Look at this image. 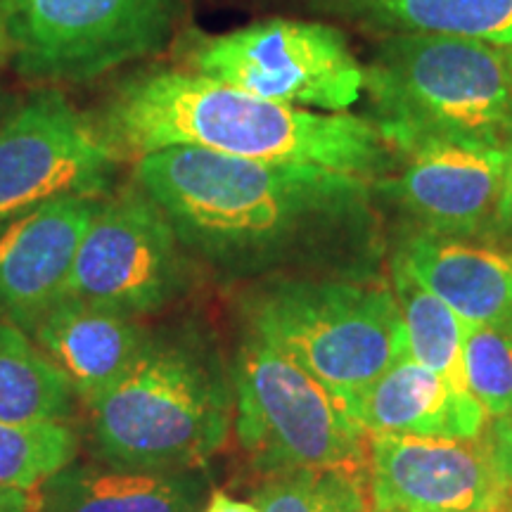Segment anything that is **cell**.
<instances>
[{
  "label": "cell",
  "instance_id": "obj_1",
  "mask_svg": "<svg viewBox=\"0 0 512 512\" xmlns=\"http://www.w3.org/2000/svg\"><path fill=\"white\" fill-rule=\"evenodd\" d=\"M192 261L223 280L275 275L382 280L375 183L311 164L169 147L133 159Z\"/></svg>",
  "mask_w": 512,
  "mask_h": 512
},
{
  "label": "cell",
  "instance_id": "obj_2",
  "mask_svg": "<svg viewBox=\"0 0 512 512\" xmlns=\"http://www.w3.org/2000/svg\"><path fill=\"white\" fill-rule=\"evenodd\" d=\"M88 121L121 162L195 147L252 162L325 166L373 183L396 166L368 117L280 105L188 69L128 76Z\"/></svg>",
  "mask_w": 512,
  "mask_h": 512
},
{
  "label": "cell",
  "instance_id": "obj_3",
  "mask_svg": "<svg viewBox=\"0 0 512 512\" xmlns=\"http://www.w3.org/2000/svg\"><path fill=\"white\" fill-rule=\"evenodd\" d=\"M233 366L195 320L147 332L121 377L88 403L95 458L138 470H197L226 444Z\"/></svg>",
  "mask_w": 512,
  "mask_h": 512
},
{
  "label": "cell",
  "instance_id": "obj_4",
  "mask_svg": "<svg viewBox=\"0 0 512 512\" xmlns=\"http://www.w3.org/2000/svg\"><path fill=\"white\" fill-rule=\"evenodd\" d=\"M363 72L370 121L394 155L422 140H512L505 48L458 36H382Z\"/></svg>",
  "mask_w": 512,
  "mask_h": 512
},
{
  "label": "cell",
  "instance_id": "obj_5",
  "mask_svg": "<svg viewBox=\"0 0 512 512\" xmlns=\"http://www.w3.org/2000/svg\"><path fill=\"white\" fill-rule=\"evenodd\" d=\"M240 320L242 330L297 361L342 403L408 356L399 304L382 280H256L242 292Z\"/></svg>",
  "mask_w": 512,
  "mask_h": 512
},
{
  "label": "cell",
  "instance_id": "obj_6",
  "mask_svg": "<svg viewBox=\"0 0 512 512\" xmlns=\"http://www.w3.org/2000/svg\"><path fill=\"white\" fill-rule=\"evenodd\" d=\"M235 432L266 475L297 470L368 472L370 437L325 384L254 332L233 361Z\"/></svg>",
  "mask_w": 512,
  "mask_h": 512
},
{
  "label": "cell",
  "instance_id": "obj_7",
  "mask_svg": "<svg viewBox=\"0 0 512 512\" xmlns=\"http://www.w3.org/2000/svg\"><path fill=\"white\" fill-rule=\"evenodd\" d=\"M188 72L280 105L342 114L363 95V62L323 19H264L192 43Z\"/></svg>",
  "mask_w": 512,
  "mask_h": 512
},
{
  "label": "cell",
  "instance_id": "obj_8",
  "mask_svg": "<svg viewBox=\"0 0 512 512\" xmlns=\"http://www.w3.org/2000/svg\"><path fill=\"white\" fill-rule=\"evenodd\" d=\"M12 64L36 83H83L159 53L190 0H3Z\"/></svg>",
  "mask_w": 512,
  "mask_h": 512
},
{
  "label": "cell",
  "instance_id": "obj_9",
  "mask_svg": "<svg viewBox=\"0 0 512 512\" xmlns=\"http://www.w3.org/2000/svg\"><path fill=\"white\" fill-rule=\"evenodd\" d=\"M190 254L136 178L102 197L64 297L131 318L155 316L190 287Z\"/></svg>",
  "mask_w": 512,
  "mask_h": 512
},
{
  "label": "cell",
  "instance_id": "obj_10",
  "mask_svg": "<svg viewBox=\"0 0 512 512\" xmlns=\"http://www.w3.org/2000/svg\"><path fill=\"white\" fill-rule=\"evenodd\" d=\"M121 159L88 117L46 88L0 121V226L62 195H107Z\"/></svg>",
  "mask_w": 512,
  "mask_h": 512
},
{
  "label": "cell",
  "instance_id": "obj_11",
  "mask_svg": "<svg viewBox=\"0 0 512 512\" xmlns=\"http://www.w3.org/2000/svg\"><path fill=\"white\" fill-rule=\"evenodd\" d=\"M508 157V145L422 140L396 155L375 192L408 216L413 230L484 238L496 230Z\"/></svg>",
  "mask_w": 512,
  "mask_h": 512
},
{
  "label": "cell",
  "instance_id": "obj_12",
  "mask_svg": "<svg viewBox=\"0 0 512 512\" xmlns=\"http://www.w3.org/2000/svg\"><path fill=\"white\" fill-rule=\"evenodd\" d=\"M373 512H505L510 489L479 439L370 437Z\"/></svg>",
  "mask_w": 512,
  "mask_h": 512
},
{
  "label": "cell",
  "instance_id": "obj_13",
  "mask_svg": "<svg viewBox=\"0 0 512 512\" xmlns=\"http://www.w3.org/2000/svg\"><path fill=\"white\" fill-rule=\"evenodd\" d=\"M105 195H62L0 226V320L29 335L64 297L81 240Z\"/></svg>",
  "mask_w": 512,
  "mask_h": 512
},
{
  "label": "cell",
  "instance_id": "obj_14",
  "mask_svg": "<svg viewBox=\"0 0 512 512\" xmlns=\"http://www.w3.org/2000/svg\"><path fill=\"white\" fill-rule=\"evenodd\" d=\"M392 266L418 280L465 323L512 330V247L489 238L411 230L396 242Z\"/></svg>",
  "mask_w": 512,
  "mask_h": 512
},
{
  "label": "cell",
  "instance_id": "obj_15",
  "mask_svg": "<svg viewBox=\"0 0 512 512\" xmlns=\"http://www.w3.org/2000/svg\"><path fill=\"white\" fill-rule=\"evenodd\" d=\"M368 437L479 439L489 415L475 396H463L439 373L406 356L344 401Z\"/></svg>",
  "mask_w": 512,
  "mask_h": 512
},
{
  "label": "cell",
  "instance_id": "obj_16",
  "mask_svg": "<svg viewBox=\"0 0 512 512\" xmlns=\"http://www.w3.org/2000/svg\"><path fill=\"white\" fill-rule=\"evenodd\" d=\"M147 332L138 318L62 297L29 337L88 406L131 366Z\"/></svg>",
  "mask_w": 512,
  "mask_h": 512
},
{
  "label": "cell",
  "instance_id": "obj_17",
  "mask_svg": "<svg viewBox=\"0 0 512 512\" xmlns=\"http://www.w3.org/2000/svg\"><path fill=\"white\" fill-rule=\"evenodd\" d=\"M197 470H138L105 460L69 463L38 486L34 512H200Z\"/></svg>",
  "mask_w": 512,
  "mask_h": 512
},
{
  "label": "cell",
  "instance_id": "obj_18",
  "mask_svg": "<svg viewBox=\"0 0 512 512\" xmlns=\"http://www.w3.org/2000/svg\"><path fill=\"white\" fill-rule=\"evenodd\" d=\"M377 36H458L512 48V0H287Z\"/></svg>",
  "mask_w": 512,
  "mask_h": 512
},
{
  "label": "cell",
  "instance_id": "obj_19",
  "mask_svg": "<svg viewBox=\"0 0 512 512\" xmlns=\"http://www.w3.org/2000/svg\"><path fill=\"white\" fill-rule=\"evenodd\" d=\"M76 394L34 339L0 320V422H69Z\"/></svg>",
  "mask_w": 512,
  "mask_h": 512
},
{
  "label": "cell",
  "instance_id": "obj_20",
  "mask_svg": "<svg viewBox=\"0 0 512 512\" xmlns=\"http://www.w3.org/2000/svg\"><path fill=\"white\" fill-rule=\"evenodd\" d=\"M392 292L406 325L408 356L439 373L458 394L472 396L465 377V320L396 266Z\"/></svg>",
  "mask_w": 512,
  "mask_h": 512
},
{
  "label": "cell",
  "instance_id": "obj_21",
  "mask_svg": "<svg viewBox=\"0 0 512 512\" xmlns=\"http://www.w3.org/2000/svg\"><path fill=\"white\" fill-rule=\"evenodd\" d=\"M79 432L69 422H0V486L38 489L79 458Z\"/></svg>",
  "mask_w": 512,
  "mask_h": 512
},
{
  "label": "cell",
  "instance_id": "obj_22",
  "mask_svg": "<svg viewBox=\"0 0 512 512\" xmlns=\"http://www.w3.org/2000/svg\"><path fill=\"white\" fill-rule=\"evenodd\" d=\"M254 503L261 512H373L368 472L356 470L268 475Z\"/></svg>",
  "mask_w": 512,
  "mask_h": 512
},
{
  "label": "cell",
  "instance_id": "obj_23",
  "mask_svg": "<svg viewBox=\"0 0 512 512\" xmlns=\"http://www.w3.org/2000/svg\"><path fill=\"white\" fill-rule=\"evenodd\" d=\"M467 389L489 418L512 413V330L465 323Z\"/></svg>",
  "mask_w": 512,
  "mask_h": 512
},
{
  "label": "cell",
  "instance_id": "obj_24",
  "mask_svg": "<svg viewBox=\"0 0 512 512\" xmlns=\"http://www.w3.org/2000/svg\"><path fill=\"white\" fill-rule=\"evenodd\" d=\"M486 441H489L491 456H494L498 472H501L503 482L508 484L512 496V413L491 422Z\"/></svg>",
  "mask_w": 512,
  "mask_h": 512
},
{
  "label": "cell",
  "instance_id": "obj_25",
  "mask_svg": "<svg viewBox=\"0 0 512 512\" xmlns=\"http://www.w3.org/2000/svg\"><path fill=\"white\" fill-rule=\"evenodd\" d=\"M508 152V169H505L501 202H498L496 211V233H501L505 238L512 240V140L508 143Z\"/></svg>",
  "mask_w": 512,
  "mask_h": 512
},
{
  "label": "cell",
  "instance_id": "obj_26",
  "mask_svg": "<svg viewBox=\"0 0 512 512\" xmlns=\"http://www.w3.org/2000/svg\"><path fill=\"white\" fill-rule=\"evenodd\" d=\"M200 512H261L256 508V503L238 501V498L223 494V491H214L209 496V501L202 505Z\"/></svg>",
  "mask_w": 512,
  "mask_h": 512
},
{
  "label": "cell",
  "instance_id": "obj_27",
  "mask_svg": "<svg viewBox=\"0 0 512 512\" xmlns=\"http://www.w3.org/2000/svg\"><path fill=\"white\" fill-rule=\"evenodd\" d=\"M34 508L36 501L31 498V491L0 486V512H34Z\"/></svg>",
  "mask_w": 512,
  "mask_h": 512
},
{
  "label": "cell",
  "instance_id": "obj_28",
  "mask_svg": "<svg viewBox=\"0 0 512 512\" xmlns=\"http://www.w3.org/2000/svg\"><path fill=\"white\" fill-rule=\"evenodd\" d=\"M8 57H12L10 31H8V17H5V3L0 0V64L8 60Z\"/></svg>",
  "mask_w": 512,
  "mask_h": 512
},
{
  "label": "cell",
  "instance_id": "obj_29",
  "mask_svg": "<svg viewBox=\"0 0 512 512\" xmlns=\"http://www.w3.org/2000/svg\"><path fill=\"white\" fill-rule=\"evenodd\" d=\"M15 105H17V100L12 98V95L5 91L3 86H0V121L8 117V114L12 112V107H15Z\"/></svg>",
  "mask_w": 512,
  "mask_h": 512
},
{
  "label": "cell",
  "instance_id": "obj_30",
  "mask_svg": "<svg viewBox=\"0 0 512 512\" xmlns=\"http://www.w3.org/2000/svg\"><path fill=\"white\" fill-rule=\"evenodd\" d=\"M508 50V60H510V67H512V48H505Z\"/></svg>",
  "mask_w": 512,
  "mask_h": 512
},
{
  "label": "cell",
  "instance_id": "obj_31",
  "mask_svg": "<svg viewBox=\"0 0 512 512\" xmlns=\"http://www.w3.org/2000/svg\"><path fill=\"white\" fill-rule=\"evenodd\" d=\"M505 512H512V496H510V501H508V508H505Z\"/></svg>",
  "mask_w": 512,
  "mask_h": 512
}]
</instances>
